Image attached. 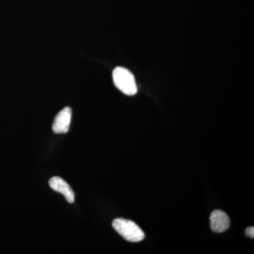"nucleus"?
<instances>
[{"label":"nucleus","instance_id":"obj_1","mask_svg":"<svg viewBox=\"0 0 254 254\" xmlns=\"http://www.w3.org/2000/svg\"><path fill=\"white\" fill-rule=\"evenodd\" d=\"M113 227L125 240L130 242H141L145 238L143 230L134 222L123 218L115 219Z\"/></svg>","mask_w":254,"mask_h":254},{"label":"nucleus","instance_id":"obj_2","mask_svg":"<svg viewBox=\"0 0 254 254\" xmlns=\"http://www.w3.org/2000/svg\"><path fill=\"white\" fill-rule=\"evenodd\" d=\"M114 83L120 91L127 95L136 94L137 88L136 80L131 71L123 67H117L113 73Z\"/></svg>","mask_w":254,"mask_h":254},{"label":"nucleus","instance_id":"obj_3","mask_svg":"<svg viewBox=\"0 0 254 254\" xmlns=\"http://www.w3.org/2000/svg\"><path fill=\"white\" fill-rule=\"evenodd\" d=\"M72 110L69 107L64 108L55 117L53 130L55 133H67L71 125Z\"/></svg>","mask_w":254,"mask_h":254},{"label":"nucleus","instance_id":"obj_4","mask_svg":"<svg viewBox=\"0 0 254 254\" xmlns=\"http://www.w3.org/2000/svg\"><path fill=\"white\" fill-rule=\"evenodd\" d=\"M49 185L52 190L62 193L66 198V201L73 203L75 200V193L69 185L59 177H53L50 179Z\"/></svg>","mask_w":254,"mask_h":254},{"label":"nucleus","instance_id":"obj_5","mask_svg":"<svg viewBox=\"0 0 254 254\" xmlns=\"http://www.w3.org/2000/svg\"><path fill=\"white\" fill-rule=\"evenodd\" d=\"M210 227L214 232L222 233L230 227V220L225 212L215 210L210 214Z\"/></svg>","mask_w":254,"mask_h":254},{"label":"nucleus","instance_id":"obj_6","mask_svg":"<svg viewBox=\"0 0 254 254\" xmlns=\"http://www.w3.org/2000/svg\"><path fill=\"white\" fill-rule=\"evenodd\" d=\"M246 235L247 237H250V238H254V227H248V228L246 229L245 231Z\"/></svg>","mask_w":254,"mask_h":254}]
</instances>
